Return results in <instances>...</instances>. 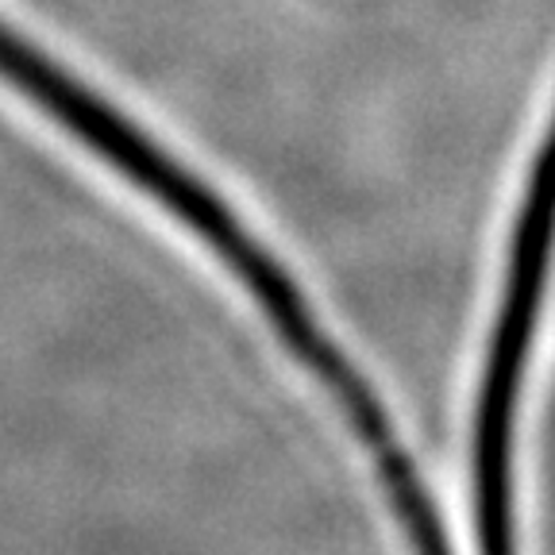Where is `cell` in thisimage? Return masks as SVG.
<instances>
[{
    "instance_id": "6da1fadb",
    "label": "cell",
    "mask_w": 555,
    "mask_h": 555,
    "mask_svg": "<svg viewBox=\"0 0 555 555\" xmlns=\"http://www.w3.org/2000/svg\"><path fill=\"white\" fill-rule=\"evenodd\" d=\"M0 81H9L16 93L39 104L62 131H69L96 158H104L128 182H135L158 205L170 208L173 217L190 224L232 267V274L262 305L278 336L286 339L289 351L328 386L332 398L344 405L347 421L356 425L359 440L374 451L378 475L386 482L393 513H398L409 540H413V552L451 555L440 513L433 509L425 486H421V475L413 470L401 443L393 440V428L386 421V413H382L374 390L359 378L356 366L347 363L344 351L324 336V328L317 324L309 301L294 286L286 267L235 220L232 208L208 190L190 166H182L163 143H155L131 116L113 108L96 89H89L66 66H59L51 54L39 51L31 39H24L9 20H0Z\"/></svg>"
},
{
    "instance_id": "7a4b0ae2",
    "label": "cell",
    "mask_w": 555,
    "mask_h": 555,
    "mask_svg": "<svg viewBox=\"0 0 555 555\" xmlns=\"http://www.w3.org/2000/svg\"><path fill=\"white\" fill-rule=\"evenodd\" d=\"M547 232H552V155H547V147H540L529 190H525V201H520L517 228H513L502 312H498L494 336H490L482 390H478V413H475L478 555H513V505H509L513 413H517L520 374H525V359H529L532 324H537L540 289H544Z\"/></svg>"
}]
</instances>
